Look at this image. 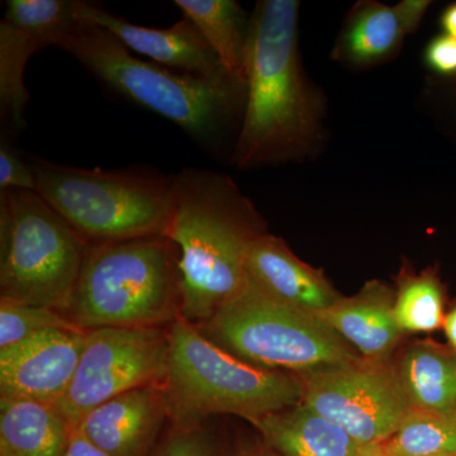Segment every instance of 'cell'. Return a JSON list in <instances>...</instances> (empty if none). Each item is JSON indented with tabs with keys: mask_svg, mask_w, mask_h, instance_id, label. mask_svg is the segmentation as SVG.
Listing matches in <instances>:
<instances>
[{
	"mask_svg": "<svg viewBox=\"0 0 456 456\" xmlns=\"http://www.w3.org/2000/svg\"><path fill=\"white\" fill-rule=\"evenodd\" d=\"M445 290L434 270L403 275L395 298V316L403 332H432L445 318Z\"/></svg>",
	"mask_w": 456,
	"mask_h": 456,
	"instance_id": "22",
	"label": "cell"
},
{
	"mask_svg": "<svg viewBox=\"0 0 456 456\" xmlns=\"http://www.w3.org/2000/svg\"><path fill=\"white\" fill-rule=\"evenodd\" d=\"M73 426L56 404L0 402V456H62Z\"/></svg>",
	"mask_w": 456,
	"mask_h": 456,
	"instance_id": "18",
	"label": "cell"
},
{
	"mask_svg": "<svg viewBox=\"0 0 456 456\" xmlns=\"http://www.w3.org/2000/svg\"><path fill=\"white\" fill-rule=\"evenodd\" d=\"M435 456H456V452H450V454H441V455H435Z\"/></svg>",
	"mask_w": 456,
	"mask_h": 456,
	"instance_id": "33",
	"label": "cell"
},
{
	"mask_svg": "<svg viewBox=\"0 0 456 456\" xmlns=\"http://www.w3.org/2000/svg\"><path fill=\"white\" fill-rule=\"evenodd\" d=\"M113 92L175 123L200 145L213 147L244 113L246 86L228 77H202L143 61L101 27L80 23L57 40Z\"/></svg>",
	"mask_w": 456,
	"mask_h": 456,
	"instance_id": "3",
	"label": "cell"
},
{
	"mask_svg": "<svg viewBox=\"0 0 456 456\" xmlns=\"http://www.w3.org/2000/svg\"><path fill=\"white\" fill-rule=\"evenodd\" d=\"M88 248L37 191H0L2 299L64 314Z\"/></svg>",
	"mask_w": 456,
	"mask_h": 456,
	"instance_id": "8",
	"label": "cell"
},
{
	"mask_svg": "<svg viewBox=\"0 0 456 456\" xmlns=\"http://www.w3.org/2000/svg\"><path fill=\"white\" fill-rule=\"evenodd\" d=\"M169 331L158 327H103L86 331L79 365L56 406L77 428L93 408L147 386H165Z\"/></svg>",
	"mask_w": 456,
	"mask_h": 456,
	"instance_id": "9",
	"label": "cell"
},
{
	"mask_svg": "<svg viewBox=\"0 0 456 456\" xmlns=\"http://www.w3.org/2000/svg\"><path fill=\"white\" fill-rule=\"evenodd\" d=\"M454 97H456V94L454 95ZM456 99V98H455Z\"/></svg>",
	"mask_w": 456,
	"mask_h": 456,
	"instance_id": "35",
	"label": "cell"
},
{
	"mask_svg": "<svg viewBox=\"0 0 456 456\" xmlns=\"http://www.w3.org/2000/svg\"><path fill=\"white\" fill-rule=\"evenodd\" d=\"M395 367L412 410L456 412V351L449 345L415 342Z\"/></svg>",
	"mask_w": 456,
	"mask_h": 456,
	"instance_id": "19",
	"label": "cell"
},
{
	"mask_svg": "<svg viewBox=\"0 0 456 456\" xmlns=\"http://www.w3.org/2000/svg\"><path fill=\"white\" fill-rule=\"evenodd\" d=\"M75 14L80 23L106 29L128 50L170 70L202 77H228L211 45L188 18L183 17L167 28H152L134 25L106 9L79 0Z\"/></svg>",
	"mask_w": 456,
	"mask_h": 456,
	"instance_id": "13",
	"label": "cell"
},
{
	"mask_svg": "<svg viewBox=\"0 0 456 456\" xmlns=\"http://www.w3.org/2000/svg\"><path fill=\"white\" fill-rule=\"evenodd\" d=\"M174 3L211 45L228 77L246 86L251 16L233 0H175Z\"/></svg>",
	"mask_w": 456,
	"mask_h": 456,
	"instance_id": "20",
	"label": "cell"
},
{
	"mask_svg": "<svg viewBox=\"0 0 456 456\" xmlns=\"http://www.w3.org/2000/svg\"><path fill=\"white\" fill-rule=\"evenodd\" d=\"M441 27H443L445 35L456 38V3L449 5L444 11L443 16H441Z\"/></svg>",
	"mask_w": 456,
	"mask_h": 456,
	"instance_id": "31",
	"label": "cell"
},
{
	"mask_svg": "<svg viewBox=\"0 0 456 456\" xmlns=\"http://www.w3.org/2000/svg\"><path fill=\"white\" fill-rule=\"evenodd\" d=\"M77 0H8L0 22V116L13 130L27 126V64L36 51L55 46L79 25Z\"/></svg>",
	"mask_w": 456,
	"mask_h": 456,
	"instance_id": "11",
	"label": "cell"
},
{
	"mask_svg": "<svg viewBox=\"0 0 456 456\" xmlns=\"http://www.w3.org/2000/svg\"><path fill=\"white\" fill-rule=\"evenodd\" d=\"M384 444H370V445L362 446L356 456H384Z\"/></svg>",
	"mask_w": 456,
	"mask_h": 456,
	"instance_id": "32",
	"label": "cell"
},
{
	"mask_svg": "<svg viewBox=\"0 0 456 456\" xmlns=\"http://www.w3.org/2000/svg\"><path fill=\"white\" fill-rule=\"evenodd\" d=\"M251 424L283 456H356L362 446L303 402Z\"/></svg>",
	"mask_w": 456,
	"mask_h": 456,
	"instance_id": "17",
	"label": "cell"
},
{
	"mask_svg": "<svg viewBox=\"0 0 456 456\" xmlns=\"http://www.w3.org/2000/svg\"><path fill=\"white\" fill-rule=\"evenodd\" d=\"M36 191L35 173L27 161L4 140L0 143V191Z\"/></svg>",
	"mask_w": 456,
	"mask_h": 456,
	"instance_id": "25",
	"label": "cell"
},
{
	"mask_svg": "<svg viewBox=\"0 0 456 456\" xmlns=\"http://www.w3.org/2000/svg\"><path fill=\"white\" fill-rule=\"evenodd\" d=\"M49 330L80 329L53 308L0 299V351Z\"/></svg>",
	"mask_w": 456,
	"mask_h": 456,
	"instance_id": "24",
	"label": "cell"
},
{
	"mask_svg": "<svg viewBox=\"0 0 456 456\" xmlns=\"http://www.w3.org/2000/svg\"><path fill=\"white\" fill-rule=\"evenodd\" d=\"M167 415V388L147 386L93 408L77 428L110 456H139Z\"/></svg>",
	"mask_w": 456,
	"mask_h": 456,
	"instance_id": "14",
	"label": "cell"
},
{
	"mask_svg": "<svg viewBox=\"0 0 456 456\" xmlns=\"http://www.w3.org/2000/svg\"><path fill=\"white\" fill-rule=\"evenodd\" d=\"M406 36L395 5L359 3L347 17L334 56L358 68L379 64L401 47Z\"/></svg>",
	"mask_w": 456,
	"mask_h": 456,
	"instance_id": "21",
	"label": "cell"
},
{
	"mask_svg": "<svg viewBox=\"0 0 456 456\" xmlns=\"http://www.w3.org/2000/svg\"><path fill=\"white\" fill-rule=\"evenodd\" d=\"M248 277L288 305L320 314L341 298L320 270L303 263L283 240L263 233L248 246Z\"/></svg>",
	"mask_w": 456,
	"mask_h": 456,
	"instance_id": "15",
	"label": "cell"
},
{
	"mask_svg": "<svg viewBox=\"0 0 456 456\" xmlns=\"http://www.w3.org/2000/svg\"><path fill=\"white\" fill-rule=\"evenodd\" d=\"M86 331L49 330L0 351V395L56 404L79 365Z\"/></svg>",
	"mask_w": 456,
	"mask_h": 456,
	"instance_id": "12",
	"label": "cell"
},
{
	"mask_svg": "<svg viewBox=\"0 0 456 456\" xmlns=\"http://www.w3.org/2000/svg\"><path fill=\"white\" fill-rule=\"evenodd\" d=\"M430 5V0H403L395 5L407 35L417 31Z\"/></svg>",
	"mask_w": 456,
	"mask_h": 456,
	"instance_id": "27",
	"label": "cell"
},
{
	"mask_svg": "<svg viewBox=\"0 0 456 456\" xmlns=\"http://www.w3.org/2000/svg\"><path fill=\"white\" fill-rule=\"evenodd\" d=\"M301 378L303 403L340 426L362 446L387 443L412 410L389 362L362 359Z\"/></svg>",
	"mask_w": 456,
	"mask_h": 456,
	"instance_id": "10",
	"label": "cell"
},
{
	"mask_svg": "<svg viewBox=\"0 0 456 456\" xmlns=\"http://www.w3.org/2000/svg\"><path fill=\"white\" fill-rule=\"evenodd\" d=\"M298 18L296 0H264L251 14L237 169L301 161L322 136V98L303 69Z\"/></svg>",
	"mask_w": 456,
	"mask_h": 456,
	"instance_id": "1",
	"label": "cell"
},
{
	"mask_svg": "<svg viewBox=\"0 0 456 456\" xmlns=\"http://www.w3.org/2000/svg\"><path fill=\"white\" fill-rule=\"evenodd\" d=\"M29 161L36 191L89 245L167 233L174 175Z\"/></svg>",
	"mask_w": 456,
	"mask_h": 456,
	"instance_id": "6",
	"label": "cell"
},
{
	"mask_svg": "<svg viewBox=\"0 0 456 456\" xmlns=\"http://www.w3.org/2000/svg\"><path fill=\"white\" fill-rule=\"evenodd\" d=\"M180 253L167 236L89 245L65 316L83 331L180 316Z\"/></svg>",
	"mask_w": 456,
	"mask_h": 456,
	"instance_id": "4",
	"label": "cell"
},
{
	"mask_svg": "<svg viewBox=\"0 0 456 456\" xmlns=\"http://www.w3.org/2000/svg\"><path fill=\"white\" fill-rule=\"evenodd\" d=\"M163 456H207L198 440L191 437H178L167 446Z\"/></svg>",
	"mask_w": 456,
	"mask_h": 456,
	"instance_id": "29",
	"label": "cell"
},
{
	"mask_svg": "<svg viewBox=\"0 0 456 456\" xmlns=\"http://www.w3.org/2000/svg\"><path fill=\"white\" fill-rule=\"evenodd\" d=\"M449 346L456 351V305L445 314L443 323Z\"/></svg>",
	"mask_w": 456,
	"mask_h": 456,
	"instance_id": "30",
	"label": "cell"
},
{
	"mask_svg": "<svg viewBox=\"0 0 456 456\" xmlns=\"http://www.w3.org/2000/svg\"><path fill=\"white\" fill-rule=\"evenodd\" d=\"M62 456H110L95 446L77 428H74L69 437Z\"/></svg>",
	"mask_w": 456,
	"mask_h": 456,
	"instance_id": "28",
	"label": "cell"
},
{
	"mask_svg": "<svg viewBox=\"0 0 456 456\" xmlns=\"http://www.w3.org/2000/svg\"><path fill=\"white\" fill-rule=\"evenodd\" d=\"M395 298L386 284L369 281L355 296L341 297L316 314L353 345L362 359L388 362L404 334L395 320Z\"/></svg>",
	"mask_w": 456,
	"mask_h": 456,
	"instance_id": "16",
	"label": "cell"
},
{
	"mask_svg": "<svg viewBox=\"0 0 456 456\" xmlns=\"http://www.w3.org/2000/svg\"><path fill=\"white\" fill-rule=\"evenodd\" d=\"M197 327L231 355L272 370L302 375L362 359L316 314L275 298L250 277L235 298Z\"/></svg>",
	"mask_w": 456,
	"mask_h": 456,
	"instance_id": "7",
	"label": "cell"
},
{
	"mask_svg": "<svg viewBox=\"0 0 456 456\" xmlns=\"http://www.w3.org/2000/svg\"><path fill=\"white\" fill-rule=\"evenodd\" d=\"M384 450H386V448H384ZM384 456H395V455L391 454V452H384Z\"/></svg>",
	"mask_w": 456,
	"mask_h": 456,
	"instance_id": "34",
	"label": "cell"
},
{
	"mask_svg": "<svg viewBox=\"0 0 456 456\" xmlns=\"http://www.w3.org/2000/svg\"><path fill=\"white\" fill-rule=\"evenodd\" d=\"M384 448L395 456L456 452V412L411 410Z\"/></svg>",
	"mask_w": 456,
	"mask_h": 456,
	"instance_id": "23",
	"label": "cell"
},
{
	"mask_svg": "<svg viewBox=\"0 0 456 456\" xmlns=\"http://www.w3.org/2000/svg\"><path fill=\"white\" fill-rule=\"evenodd\" d=\"M265 233L253 203L230 176L187 167L174 175L165 236L179 248L180 316L200 326L244 289L248 246Z\"/></svg>",
	"mask_w": 456,
	"mask_h": 456,
	"instance_id": "2",
	"label": "cell"
},
{
	"mask_svg": "<svg viewBox=\"0 0 456 456\" xmlns=\"http://www.w3.org/2000/svg\"><path fill=\"white\" fill-rule=\"evenodd\" d=\"M425 61L441 77H456V38L445 33L435 37L426 47Z\"/></svg>",
	"mask_w": 456,
	"mask_h": 456,
	"instance_id": "26",
	"label": "cell"
},
{
	"mask_svg": "<svg viewBox=\"0 0 456 456\" xmlns=\"http://www.w3.org/2000/svg\"><path fill=\"white\" fill-rule=\"evenodd\" d=\"M165 388L169 415L185 428L216 413L254 422L301 403L305 393L301 375L242 362L182 317L170 327Z\"/></svg>",
	"mask_w": 456,
	"mask_h": 456,
	"instance_id": "5",
	"label": "cell"
}]
</instances>
